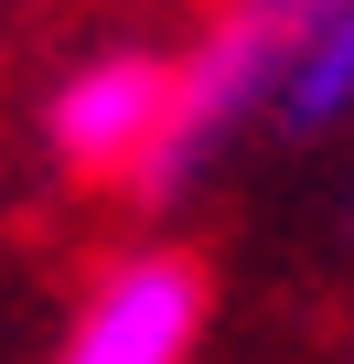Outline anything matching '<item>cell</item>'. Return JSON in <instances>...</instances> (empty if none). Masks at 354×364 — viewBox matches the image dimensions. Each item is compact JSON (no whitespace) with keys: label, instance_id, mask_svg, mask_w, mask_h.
<instances>
[{"label":"cell","instance_id":"cell-1","mask_svg":"<svg viewBox=\"0 0 354 364\" xmlns=\"http://www.w3.org/2000/svg\"><path fill=\"white\" fill-rule=\"evenodd\" d=\"M322 11H333V0H236V11H215V33L194 54H172V107H161V139H150V161H140L129 193L172 204L247 118H269L279 107V75H290V43Z\"/></svg>","mask_w":354,"mask_h":364},{"label":"cell","instance_id":"cell-3","mask_svg":"<svg viewBox=\"0 0 354 364\" xmlns=\"http://www.w3.org/2000/svg\"><path fill=\"white\" fill-rule=\"evenodd\" d=\"M161 107H172V54H86L43 97V139H54L65 171L140 182V161L161 139Z\"/></svg>","mask_w":354,"mask_h":364},{"label":"cell","instance_id":"cell-2","mask_svg":"<svg viewBox=\"0 0 354 364\" xmlns=\"http://www.w3.org/2000/svg\"><path fill=\"white\" fill-rule=\"evenodd\" d=\"M194 343H204V268L183 247H129L76 300L54 364H194Z\"/></svg>","mask_w":354,"mask_h":364},{"label":"cell","instance_id":"cell-4","mask_svg":"<svg viewBox=\"0 0 354 364\" xmlns=\"http://www.w3.org/2000/svg\"><path fill=\"white\" fill-rule=\"evenodd\" d=\"M354 107V0H333V11L290 43V75H279V129H333Z\"/></svg>","mask_w":354,"mask_h":364}]
</instances>
